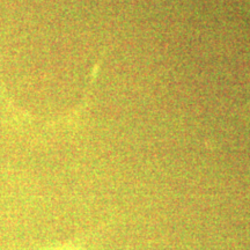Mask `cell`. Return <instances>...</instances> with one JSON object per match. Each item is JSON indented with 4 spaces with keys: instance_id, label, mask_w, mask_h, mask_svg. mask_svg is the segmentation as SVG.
<instances>
[{
    "instance_id": "cell-1",
    "label": "cell",
    "mask_w": 250,
    "mask_h": 250,
    "mask_svg": "<svg viewBox=\"0 0 250 250\" xmlns=\"http://www.w3.org/2000/svg\"><path fill=\"white\" fill-rule=\"evenodd\" d=\"M50 250H88L86 247L83 246H72V245H66V246H61L57 247V248L50 249Z\"/></svg>"
}]
</instances>
